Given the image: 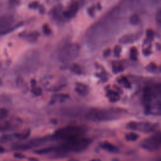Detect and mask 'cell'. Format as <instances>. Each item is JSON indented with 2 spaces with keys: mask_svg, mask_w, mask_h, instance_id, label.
<instances>
[{
  "mask_svg": "<svg viewBox=\"0 0 161 161\" xmlns=\"http://www.w3.org/2000/svg\"><path fill=\"white\" fill-rule=\"evenodd\" d=\"M143 102L147 114L161 115V84L148 86L144 89Z\"/></svg>",
  "mask_w": 161,
  "mask_h": 161,
  "instance_id": "obj_1",
  "label": "cell"
},
{
  "mask_svg": "<svg viewBox=\"0 0 161 161\" xmlns=\"http://www.w3.org/2000/svg\"><path fill=\"white\" fill-rule=\"evenodd\" d=\"M91 141L88 138L79 137L64 141L57 147H54V151L59 153L69 152H79L83 151L90 144Z\"/></svg>",
  "mask_w": 161,
  "mask_h": 161,
  "instance_id": "obj_2",
  "label": "cell"
},
{
  "mask_svg": "<svg viewBox=\"0 0 161 161\" xmlns=\"http://www.w3.org/2000/svg\"><path fill=\"white\" fill-rule=\"evenodd\" d=\"M121 112L116 110L92 109L86 114V117L90 120L95 122L112 121L119 119Z\"/></svg>",
  "mask_w": 161,
  "mask_h": 161,
  "instance_id": "obj_3",
  "label": "cell"
},
{
  "mask_svg": "<svg viewBox=\"0 0 161 161\" xmlns=\"http://www.w3.org/2000/svg\"><path fill=\"white\" fill-rule=\"evenodd\" d=\"M85 132V129L78 126H68L57 130L54 134L51 135L53 141H66L70 139L81 137Z\"/></svg>",
  "mask_w": 161,
  "mask_h": 161,
  "instance_id": "obj_4",
  "label": "cell"
},
{
  "mask_svg": "<svg viewBox=\"0 0 161 161\" xmlns=\"http://www.w3.org/2000/svg\"><path fill=\"white\" fill-rule=\"evenodd\" d=\"M53 141V139L50 136L45 137L42 138H37L32 139L30 141L22 144L15 145L14 148L16 150H28L32 148L35 147H38L42 145H44L49 142H51Z\"/></svg>",
  "mask_w": 161,
  "mask_h": 161,
  "instance_id": "obj_5",
  "label": "cell"
},
{
  "mask_svg": "<svg viewBox=\"0 0 161 161\" xmlns=\"http://www.w3.org/2000/svg\"><path fill=\"white\" fill-rule=\"evenodd\" d=\"M79 50L78 44H67L62 49L60 57L63 60H71L76 57Z\"/></svg>",
  "mask_w": 161,
  "mask_h": 161,
  "instance_id": "obj_6",
  "label": "cell"
},
{
  "mask_svg": "<svg viewBox=\"0 0 161 161\" xmlns=\"http://www.w3.org/2000/svg\"><path fill=\"white\" fill-rule=\"evenodd\" d=\"M126 127L133 130H138L144 132H151L156 129V126H155V125L154 124H151L149 123L131 122L127 124Z\"/></svg>",
  "mask_w": 161,
  "mask_h": 161,
  "instance_id": "obj_7",
  "label": "cell"
},
{
  "mask_svg": "<svg viewBox=\"0 0 161 161\" xmlns=\"http://www.w3.org/2000/svg\"><path fill=\"white\" fill-rule=\"evenodd\" d=\"M160 145L157 141L156 137L146 139L142 144V146L143 148L150 151H156V150L159 148Z\"/></svg>",
  "mask_w": 161,
  "mask_h": 161,
  "instance_id": "obj_8",
  "label": "cell"
},
{
  "mask_svg": "<svg viewBox=\"0 0 161 161\" xmlns=\"http://www.w3.org/2000/svg\"><path fill=\"white\" fill-rule=\"evenodd\" d=\"M29 135H30V130L25 131L24 133H21V134H16L13 135H6L2 137V141L3 142L9 141L10 140H12L13 138L18 139V140H24V139L27 138L29 136Z\"/></svg>",
  "mask_w": 161,
  "mask_h": 161,
  "instance_id": "obj_9",
  "label": "cell"
},
{
  "mask_svg": "<svg viewBox=\"0 0 161 161\" xmlns=\"http://www.w3.org/2000/svg\"><path fill=\"white\" fill-rule=\"evenodd\" d=\"M79 8V3L73 2L67 11H66V12H64L63 13V15L67 18H72L76 15Z\"/></svg>",
  "mask_w": 161,
  "mask_h": 161,
  "instance_id": "obj_10",
  "label": "cell"
},
{
  "mask_svg": "<svg viewBox=\"0 0 161 161\" xmlns=\"http://www.w3.org/2000/svg\"><path fill=\"white\" fill-rule=\"evenodd\" d=\"M141 35H142L141 33H138L136 34L126 35L120 38V42H122V44H128V43H130L136 41L137 40L140 38Z\"/></svg>",
  "mask_w": 161,
  "mask_h": 161,
  "instance_id": "obj_11",
  "label": "cell"
},
{
  "mask_svg": "<svg viewBox=\"0 0 161 161\" xmlns=\"http://www.w3.org/2000/svg\"><path fill=\"white\" fill-rule=\"evenodd\" d=\"M13 22V17L12 15H4L2 17L1 19V27L3 28V27H5V28H7L9 25H12V24Z\"/></svg>",
  "mask_w": 161,
  "mask_h": 161,
  "instance_id": "obj_12",
  "label": "cell"
},
{
  "mask_svg": "<svg viewBox=\"0 0 161 161\" xmlns=\"http://www.w3.org/2000/svg\"><path fill=\"white\" fill-rule=\"evenodd\" d=\"M76 86L77 87L75 88V91H76L81 96H85L88 93L89 88L86 85L78 82L76 83Z\"/></svg>",
  "mask_w": 161,
  "mask_h": 161,
  "instance_id": "obj_13",
  "label": "cell"
},
{
  "mask_svg": "<svg viewBox=\"0 0 161 161\" xmlns=\"http://www.w3.org/2000/svg\"><path fill=\"white\" fill-rule=\"evenodd\" d=\"M101 147L103 148L105 151L110 152H118V148L116 147L112 144L111 143L105 141L101 144Z\"/></svg>",
  "mask_w": 161,
  "mask_h": 161,
  "instance_id": "obj_14",
  "label": "cell"
},
{
  "mask_svg": "<svg viewBox=\"0 0 161 161\" xmlns=\"http://www.w3.org/2000/svg\"><path fill=\"white\" fill-rule=\"evenodd\" d=\"M106 96L107 97L109 98L110 101L112 103H115L118 101L120 98V96L119 93L113 90H109L107 92Z\"/></svg>",
  "mask_w": 161,
  "mask_h": 161,
  "instance_id": "obj_15",
  "label": "cell"
},
{
  "mask_svg": "<svg viewBox=\"0 0 161 161\" xmlns=\"http://www.w3.org/2000/svg\"><path fill=\"white\" fill-rule=\"evenodd\" d=\"M118 82H119L120 84L123 85V86L127 89L131 88V84L130 83L129 81L125 76H121L118 79Z\"/></svg>",
  "mask_w": 161,
  "mask_h": 161,
  "instance_id": "obj_16",
  "label": "cell"
},
{
  "mask_svg": "<svg viewBox=\"0 0 161 161\" xmlns=\"http://www.w3.org/2000/svg\"><path fill=\"white\" fill-rule=\"evenodd\" d=\"M53 151H54V147H46V148H41L40 150H37V151H35V153L38 154H46Z\"/></svg>",
  "mask_w": 161,
  "mask_h": 161,
  "instance_id": "obj_17",
  "label": "cell"
},
{
  "mask_svg": "<svg viewBox=\"0 0 161 161\" xmlns=\"http://www.w3.org/2000/svg\"><path fill=\"white\" fill-rule=\"evenodd\" d=\"M138 138V135L134 132L128 133L125 135V139L127 141L134 142L137 141Z\"/></svg>",
  "mask_w": 161,
  "mask_h": 161,
  "instance_id": "obj_18",
  "label": "cell"
},
{
  "mask_svg": "<svg viewBox=\"0 0 161 161\" xmlns=\"http://www.w3.org/2000/svg\"><path fill=\"white\" fill-rule=\"evenodd\" d=\"M130 23L133 25H138L140 22V17L137 14H133L129 19Z\"/></svg>",
  "mask_w": 161,
  "mask_h": 161,
  "instance_id": "obj_19",
  "label": "cell"
},
{
  "mask_svg": "<svg viewBox=\"0 0 161 161\" xmlns=\"http://www.w3.org/2000/svg\"><path fill=\"white\" fill-rule=\"evenodd\" d=\"M39 36V34L38 32L37 31H34V32H31L30 34L27 35V38H28L30 42H35L38 37Z\"/></svg>",
  "mask_w": 161,
  "mask_h": 161,
  "instance_id": "obj_20",
  "label": "cell"
},
{
  "mask_svg": "<svg viewBox=\"0 0 161 161\" xmlns=\"http://www.w3.org/2000/svg\"><path fill=\"white\" fill-rule=\"evenodd\" d=\"M130 59L133 60H137L138 58V50L136 47H133L130 49Z\"/></svg>",
  "mask_w": 161,
  "mask_h": 161,
  "instance_id": "obj_21",
  "label": "cell"
},
{
  "mask_svg": "<svg viewBox=\"0 0 161 161\" xmlns=\"http://www.w3.org/2000/svg\"><path fill=\"white\" fill-rule=\"evenodd\" d=\"M71 71L76 74H82V70L81 67L77 64H74L71 67Z\"/></svg>",
  "mask_w": 161,
  "mask_h": 161,
  "instance_id": "obj_22",
  "label": "cell"
},
{
  "mask_svg": "<svg viewBox=\"0 0 161 161\" xmlns=\"http://www.w3.org/2000/svg\"><path fill=\"white\" fill-rule=\"evenodd\" d=\"M124 70V68L122 65H114L113 66L112 71L114 74H117L119 72H122Z\"/></svg>",
  "mask_w": 161,
  "mask_h": 161,
  "instance_id": "obj_23",
  "label": "cell"
},
{
  "mask_svg": "<svg viewBox=\"0 0 161 161\" xmlns=\"http://www.w3.org/2000/svg\"><path fill=\"white\" fill-rule=\"evenodd\" d=\"M31 93H33L34 95L38 96H40L42 93V89L40 87H34V88H32L31 89Z\"/></svg>",
  "mask_w": 161,
  "mask_h": 161,
  "instance_id": "obj_24",
  "label": "cell"
},
{
  "mask_svg": "<svg viewBox=\"0 0 161 161\" xmlns=\"http://www.w3.org/2000/svg\"><path fill=\"white\" fill-rule=\"evenodd\" d=\"M42 30H43V32H44L45 35H49L51 34L52 30L50 28V27L49 26V25L47 24H44V25H43V27H42Z\"/></svg>",
  "mask_w": 161,
  "mask_h": 161,
  "instance_id": "obj_25",
  "label": "cell"
},
{
  "mask_svg": "<svg viewBox=\"0 0 161 161\" xmlns=\"http://www.w3.org/2000/svg\"><path fill=\"white\" fill-rule=\"evenodd\" d=\"M157 67L156 66V64H155L154 63L152 62L147 66L146 69L148 71V72H154L156 71Z\"/></svg>",
  "mask_w": 161,
  "mask_h": 161,
  "instance_id": "obj_26",
  "label": "cell"
},
{
  "mask_svg": "<svg viewBox=\"0 0 161 161\" xmlns=\"http://www.w3.org/2000/svg\"><path fill=\"white\" fill-rule=\"evenodd\" d=\"M154 31L151 29H148L147 30V38L148 41H152L154 38Z\"/></svg>",
  "mask_w": 161,
  "mask_h": 161,
  "instance_id": "obj_27",
  "label": "cell"
},
{
  "mask_svg": "<svg viewBox=\"0 0 161 161\" xmlns=\"http://www.w3.org/2000/svg\"><path fill=\"white\" fill-rule=\"evenodd\" d=\"M122 51V47L119 45H117L114 48V54L116 57H119L120 56V53Z\"/></svg>",
  "mask_w": 161,
  "mask_h": 161,
  "instance_id": "obj_28",
  "label": "cell"
},
{
  "mask_svg": "<svg viewBox=\"0 0 161 161\" xmlns=\"http://www.w3.org/2000/svg\"><path fill=\"white\" fill-rule=\"evenodd\" d=\"M156 20L158 24H161V8L157 10L156 14Z\"/></svg>",
  "mask_w": 161,
  "mask_h": 161,
  "instance_id": "obj_29",
  "label": "cell"
},
{
  "mask_svg": "<svg viewBox=\"0 0 161 161\" xmlns=\"http://www.w3.org/2000/svg\"><path fill=\"white\" fill-rule=\"evenodd\" d=\"M40 6L38 2H33L28 5V8L30 9H36Z\"/></svg>",
  "mask_w": 161,
  "mask_h": 161,
  "instance_id": "obj_30",
  "label": "cell"
},
{
  "mask_svg": "<svg viewBox=\"0 0 161 161\" xmlns=\"http://www.w3.org/2000/svg\"><path fill=\"white\" fill-rule=\"evenodd\" d=\"M8 114V111L5 108L1 109V113H0V116H1V119H3L5 118Z\"/></svg>",
  "mask_w": 161,
  "mask_h": 161,
  "instance_id": "obj_31",
  "label": "cell"
},
{
  "mask_svg": "<svg viewBox=\"0 0 161 161\" xmlns=\"http://www.w3.org/2000/svg\"><path fill=\"white\" fill-rule=\"evenodd\" d=\"M110 53H111V49H107L103 52V57H108L110 55Z\"/></svg>",
  "mask_w": 161,
  "mask_h": 161,
  "instance_id": "obj_32",
  "label": "cell"
},
{
  "mask_svg": "<svg viewBox=\"0 0 161 161\" xmlns=\"http://www.w3.org/2000/svg\"><path fill=\"white\" fill-rule=\"evenodd\" d=\"M14 157L15 158H18V159H24L25 158V156L22 154L21 153H18V152H16L14 154Z\"/></svg>",
  "mask_w": 161,
  "mask_h": 161,
  "instance_id": "obj_33",
  "label": "cell"
},
{
  "mask_svg": "<svg viewBox=\"0 0 161 161\" xmlns=\"http://www.w3.org/2000/svg\"><path fill=\"white\" fill-rule=\"evenodd\" d=\"M151 50H150V49H144L143 50V53L145 55V56H148L151 54Z\"/></svg>",
  "mask_w": 161,
  "mask_h": 161,
  "instance_id": "obj_34",
  "label": "cell"
},
{
  "mask_svg": "<svg viewBox=\"0 0 161 161\" xmlns=\"http://www.w3.org/2000/svg\"><path fill=\"white\" fill-rule=\"evenodd\" d=\"M88 13L90 14V16H93L94 15V8H90L88 9Z\"/></svg>",
  "mask_w": 161,
  "mask_h": 161,
  "instance_id": "obj_35",
  "label": "cell"
},
{
  "mask_svg": "<svg viewBox=\"0 0 161 161\" xmlns=\"http://www.w3.org/2000/svg\"><path fill=\"white\" fill-rule=\"evenodd\" d=\"M31 86L32 88H34L36 86V81L35 79H31Z\"/></svg>",
  "mask_w": 161,
  "mask_h": 161,
  "instance_id": "obj_36",
  "label": "cell"
},
{
  "mask_svg": "<svg viewBox=\"0 0 161 161\" xmlns=\"http://www.w3.org/2000/svg\"><path fill=\"white\" fill-rule=\"evenodd\" d=\"M44 12H45V9H44V6H41V8H40V13H42V14H43V13H44Z\"/></svg>",
  "mask_w": 161,
  "mask_h": 161,
  "instance_id": "obj_37",
  "label": "cell"
},
{
  "mask_svg": "<svg viewBox=\"0 0 161 161\" xmlns=\"http://www.w3.org/2000/svg\"><path fill=\"white\" fill-rule=\"evenodd\" d=\"M98 9H100H100H101V6H100V3H98Z\"/></svg>",
  "mask_w": 161,
  "mask_h": 161,
  "instance_id": "obj_38",
  "label": "cell"
},
{
  "mask_svg": "<svg viewBox=\"0 0 161 161\" xmlns=\"http://www.w3.org/2000/svg\"><path fill=\"white\" fill-rule=\"evenodd\" d=\"M91 161H101V160L100 159H94V160H92Z\"/></svg>",
  "mask_w": 161,
  "mask_h": 161,
  "instance_id": "obj_39",
  "label": "cell"
},
{
  "mask_svg": "<svg viewBox=\"0 0 161 161\" xmlns=\"http://www.w3.org/2000/svg\"><path fill=\"white\" fill-rule=\"evenodd\" d=\"M68 161H79V160H76V159H71V160H68Z\"/></svg>",
  "mask_w": 161,
  "mask_h": 161,
  "instance_id": "obj_40",
  "label": "cell"
}]
</instances>
